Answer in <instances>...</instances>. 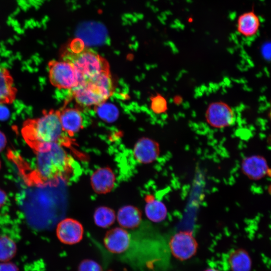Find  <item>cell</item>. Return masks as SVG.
Segmentation results:
<instances>
[{"instance_id": "obj_23", "label": "cell", "mask_w": 271, "mask_h": 271, "mask_svg": "<svg viewBox=\"0 0 271 271\" xmlns=\"http://www.w3.org/2000/svg\"><path fill=\"white\" fill-rule=\"evenodd\" d=\"M151 106L155 113H163L168 109L167 101L164 97L158 94L151 98Z\"/></svg>"}, {"instance_id": "obj_20", "label": "cell", "mask_w": 271, "mask_h": 271, "mask_svg": "<svg viewBox=\"0 0 271 271\" xmlns=\"http://www.w3.org/2000/svg\"><path fill=\"white\" fill-rule=\"evenodd\" d=\"M94 222L97 226L107 228L112 225L116 220V214L112 208L107 206H100L94 212Z\"/></svg>"}, {"instance_id": "obj_7", "label": "cell", "mask_w": 271, "mask_h": 271, "mask_svg": "<svg viewBox=\"0 0 271 271\" xmlns=\"http://www.w3.org/2000/svg\"><path fill=\"white\" fill-rule=\"evenodd\" d=\"M205 117L207 123L215 128L230 126L235 121V115L233 109L227 103L222 101L210 103L206 108Z\"/></svg>"}, {"instance_id": "obj_22", "label": "cell", "mask_w": 271, "mask_h": 271, "mask_svg": "<svg viewBox=\"0 0 271 271\" xmlns=\"http://www.w3.org/2000/svg\"><path fill=\"white\" fill-rule=\"evenodd\" d=\"M95 110L98 116L107 122H113L118 116V110L113 104L104 102L95 106Z\"/></svg>"}, {"instance_id": "obj_28", "label": "cell", "mask_w": 271, "mask_h": 271, "mask_svg": "<svg viewBox=\"0 0 271 271\" xmlns=\"http://www.w3.org/2000/svg\"><path fill=\"white\" fill-rule=\"evenodd\" d=\"M7 199L6 192L0 188V208L5 204Z\"/></svg>"}, {"instance_id": "obj_8", "label": "cell", "mask_w": 271, "mask_h": 271, "mask_svg": "<svg viewBox=\"0 0 271 271\" xmlns=\"http://www.w3.org/2000/svg\"><path fill=\"white\" fill-rule=\"evenodd\" d=\"M76 36L80 39L85 46H95L105 44L108 41V31L102 23L93 21H84L78 26Z\"/></svg>"}, {"instance_id": "obj_24", "label": "cell", "mask_w": 271, "mask_h": 271, "mask_svg": "<svg viewBox=\"0 0 271 271\" xmlns=\"http://www.w3.org/2000/svg\"><path fill=\"white\" fill-rule=\"evenodd\" d=\"M78 271H102L101 266L96 261L86 259L82 260L78 266Z\"/></svg>"}, {"instance_id": "obj_4", "label": "cell", "mask_w": 271, "mask_h": 271, "mask_svg": "<svg viewBox=\"0 0 271 271\" xmlns=\"http://www.w3.org/2000/svg\"><path fill=\"white\" fill-rule=\"evenodd\" d=\"M62 58L71 63L75 69L78 79L77 86L97 74L110 72L109 64L105 59L85 48L79 52H73L66 48Z\"/></svg>"}, {"instance_id": "obj_18", "label": "cell", "mask_w": 271, "mask_h": 271, "mask_svg": "<svg viewBox=\"0 0 271 271\" xmlns=\"http://www.w3.org/2000/svg\"><path fill=\"white\" fill-rule=\"evenodd\" d=\"M145 212L150 220L159 223L166 218L168 209L163 202L157 199L152 194L147 195L145 197Z\"/></svg>"}, {"instance_id": "obj_5", "label": "cell", "mask_w": 271, "mask_h": 271, "mask_svg": "<svg viewBox=\"0 0 271 271\" xmlns=\"http://www.w3.org/2000/svg\"><path fill=\"white\" fill-rule=\"evenodd\" d=\"M48 67L49 80L54 87L71 90L77 86V74L69 62L52 60L48 62Z\"/></svg>"}, {"instance_id": "obj_29", "label": "cell", "mask_w": 271, "mask_h": 271, "mask_svg": "<svg viewBox=\"0 0 271 271\" xmlns=\"http://www.w3.org/2000/svg\"><path fill=\"white\" fill-rule=\"evenodd\" d=\"M174 102L175 103L179 104L182 102V98L180 96H177L174 98Z\"/></svg>"}, {"instance_id": "obj_6", "label": "cell", "mask_w": 271, "mask_h": 271, "mask_svg": "<svg viewBox=\"0 0 271 271\" xmlns=\"http://www.w3.org/2000/svg\"><path fill=\"white\" fill-rule=\"evenodd\" d=\"M168 248L174 257L185 261L196 254L198 243L192 231L181 230L171 237L168 242Z\"/></svg>"}, {"instance_id": "obj_19", "label": "cell", "mask_w": 271, "mask_h": 271, "mask_svg": "<svg viewBox=\"0 0 271 271\" xmlns=\"http://www.w3.org/2000/svg\"><path fill=\"white\" fill-rule=\"evenodd\" d=\"M227 263L231 271H251V269L250 256L243 248L230 251L227 257Z\"/></svg>"}, {"instance_id": "obj_17", "label": "cell", "mask_w": 271, "mask_h": 271, "mask_svg": "<svg viewBox=\"0 0 271 271\" xmlns=\"http://www.w3.org/2000/svg\"><path fill=\"white\" fill-rule=\"evenodd\" d=\"M260 26L259 18L253 10L241 14L237 20V31L244 37L255 36L258 32Z\"/></svg>"}, {"instance_id": "obj_9", "label": "cell", "mask_w": 271, "mask_h": 271, "mask_svg": "<svg viewBox=\"0 0 271 271\" xmlns=\"http://www.w3.org/2000/svg\"><path fill=\"white\" fill-rule=\"evenodd\" d=\"M242 173L249 179L258 181L268 174L270 169L266 159L259 155H253L244 158L240 165Z\"/></svg>"}, {"instance_id": "obj_27", "label": "cell", "mask_w": 271, "mask_h": 271, "mask_svg": "<svg viewBox=\"0 0 271 271\" xmlns=\"http://www.w3.org/2000/svg\"><path fill=\"white\" fill-rule=\"evenodd\" d=\"M7 145V138L5 134L0 131V152H2Z\"/></svg>"}, {"instance_id": "obj_10", "label": "cell", "mask_w": 271, "mask_h": 271, "mask_svg": "<svg viewBox=\"0 0 271 271\" xmlns=\"http://www.w3.org/2000/svg\"><path fill=\"white\" fill-rule=\"evenodd\" d=\"M84 228L78 220L67 218L61 220L57 225L56 234L58 239L63 243L68 245L76 244L83 238Z\"/></svg>"}, {"instance_id": "obj_14", "label": "cell", "mask_w": 271, "mask_h": 271, "mask_svg": "<svg viewBox=\"0 0 271 271\" xmlns=\"http://www.w3.org/2000/svg\"><path fill=\"white\" fill-rule=\"evenodd\" d=\"M60 121L63 130L70 137L83 127V118L78 109L63 107L59 109Z\"/></svg>"}, {"instance_id": "obj_12", "label": "cell", "mask_w": 271, "mask_h": 271, "mask_svg": "<svg viewBox=\"0 0 271 271\" xmlns=\"http://www.w3.org/2000/svg\"><path fill=\"white\" fill-rule=\"evenodd\" d=\"M160 153V145L156 141L146 137L139 139L135 144L133 155L135 160L141 164L154 162Z\"/></svg>"}, {"instance_id": "obj_2", "label": "cell", "mask_w": 271, "mask_h": 271, "mask_svg": "<svg viewBox=\"0 0 271 271\" xmlns=\"http://www.w3.org/2000/svg\"><path fill=\"white\" fill-rule=\"evenodd\" d=\"M37 173L48 184L62 179L69 169L70 158L63 146L51 143L40 146L35 151Z\"/></svg>"}, {"instance_id": "obj_26", "label": "cell", "mask_w": 271, "mask_h": 271, "mask_svg": "<svg viewBox=\"0 0 271 271\" xmlns=\"http://www.w3.org/2000/svg\"><path fill=\"white\" fill-rule=\"evenodd\" d=\"M9 111L5 104L0 103V120H5L9 116Z\"/></svg>"}, {"instance_id": "obj_11", "label": "cell", "mask_w": 271, "mask_h": 271, "mask_svg": "<svg viewBox=\"0 0 271 271\" xmlns=\"http://www.w3.org/2000/svg\"><path fill=\"white\" fill-rule=\"evenodd\" d=\"M103 243L110 252L120 254L125 252L131 243V236L128 232L121 227L108 230L103 238Z\"/></svg>"}, {"instance_id": "obj_13", "label": "cell", "mask_w": 271, "mask_h": 271, "mask_svg": "<svg viewBox=\"0 0 271 271\" xmlns=\"http://www.w3.org/2000/svg\"><path fill=\"white\" fill-rule=\"evenodd\" d=\"M116 181L115 174L108 167L98 168L90 176L92 190L98 194H107L113 189Z\"/></svg>"}, {"instance_id": "obj_25", "label": "cell", "mask_w": 271, "mask_h": 271, "mask_svg": "<svg viewBox=\"0 0 271 271\" xmlns=\"http://www.w3.org/2000/svg\"><path fill=\"white\" fill-rule=\"evenodd\" d=\"M0 271H19L18 266L11 262L0 263Z\"/></svg>"}, {"instance_id": "obj_30", "label": "cell", "mask_w": 271, "mask_h": 271, "mask_svg": "<svg viewBox=\"0 0 271 271\" xmlns=\"http://www.w3.org/2000/svg\"><path fill=\"white\" fill-rule=\"evenodd\" d=\"M203 271H220V270L215 268L210 267V268H207L205 269Z\"/></svg>"}, {"instance_id": "obj_21", "label": "cell", "mask_w": 271, "mask_h": 271, "mask_svg": "<svg viewBox=\"0 0 271 271\" xmlns=\"http://www.w3.org/2000/svg\"><path fill=\"white\" fill-rule=\"evenodd\" d=\"M17 247L15 242L6 235L0 236V261H8L17 253Z\"/></svg>"}, {"instance_id": "obj_3", "label": "cell", "mask_w": 271, "mask_h": 271, "mask_svg": "<svg viewBox=\"0 0 271 271\" xmlns=\"http://www.w3.org/2000/svg\"><path fill=\"white\" fill-rule=\"evenodd\" d=\"M110 72L97 74L71 90V96L81 106H96L105 102L114 92Z\"/></svg>"}, {"instance_id": "obj_15", "label": "cell", "mask_w": 271, "mask_h": 271, "mask_svg": "<svg viewBox=\"0 0 271 271\" xmlns=\"http://www.w3.org/2000/svg\"><path fill=\"white\" fill-rule=\"evenodd\" d=\"M116 219L120 227L124 229H134L141 223L142 212L133 205H124L119 209L116 214Z\"/></svg>"}, {"instance_id": "obj_16", "label": "cell", "mask_w": 271, "mask_h": 271, "mask_svg": "<svg viewBox=\"0 0 271 271\" xmlns=\"http://www.w3.org/2000/svg\"><path fill=\"white\" fill-rule=\"evenodd\" d=\"M17 89L10 71L0 66V103L10 104L16 98Z\"/></svg>"}, {"instance_id": "obj_1", "label": "cell", "mask_w": 271, "mask_h": 271, "mask_svg": "<svg viewBox=\"0 0 271 271\" xmlns=\"http://www.w3.org/2000/svg\"><path fill=\"white\" fill-rule=\"evenodd\" d=\"M21 133L34 151L43 145L57 143L68 147L71 143L70 137L62 127L59 110H45L39 117L26 119L23 123Z\"/></svg>"}, {"instance_id": "obj_31", "label": "cell", "mask_w": 271, "mask_h": 271, "mask_svg": "<svg viewBox=\"0 0 271 271\" xmlns=\"http://www.w3.org/2000/svg\"><path fill=\"white\" fill-rule=\"evenodd\" d=\"M1 168V160H0V169Z\"/></svg>"}]
</instances>
